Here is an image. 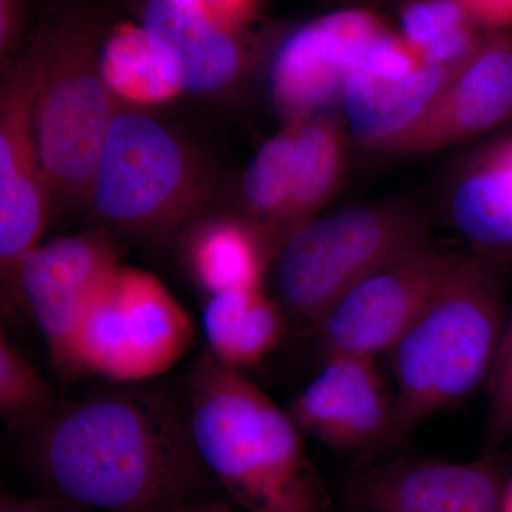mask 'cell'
Here are the masks:
<instances>
[{
	"label": "cell",
	"mask_w": 512,
	"mask_h": 512,
	"mask_svg": "<svg viewBox=\"0 0 512 512\" xmlns=\"http://www.w3.org/2000/svg\"><path fill=\"white\" fill-rule=\"evenodd\" d=\"M30 454L60 500L100 512H163L187 503L205 471L187 416L143 390L57 406L33 431Z\"/></svg>",
	"instance_id": "6da1fadb"
},
{
	"label": "cell",
	"mask_w": 512,
	"mask_h": 512,
	"mask_svg": "<svg viewBox=\"0 0 512 512\" xmlns=\"http://www.w3.org/2000/svg\"><path fill=\"white\" fill-rule=\"evenodd\" d=\"M188 429L205 471L244 512H319L320 490L289 412L205 352L188 384Z\"/></svg>",
	"instance_id": "7a4b0ae2"
},
{
	"label": "cell",
	"mask_w": 512,
	"mask_h": 512,
	"mask_svg": "<svg viewBox=\"0 0 512 512\" xmlns=\"http://www.w3.org/2000/svg\"><path fill=\"white\" fill-rule=\"evenodd\" d=\"M505 322L497 265L464 255L426 311L386 355L394 392L390 446L487 384Z\"/></svg>",
	"instance_id": "3957f363"
},
{
	"label": "cell",
	"mask_w": 512,
	"mask_h": 512,
	"mask_svg": "<svg viewBox=\"0 0 512 512\" xmlns=\"http://www.w3.org/2000/svg\"><path fill=\"white\" fill-rule=\"evenodd\" d=\"M100 49L86 23L43 30L28 57L37 150L52 188L89 197L94 171L116 119L114 94L101 79Z\"/></svg>",
	"instance_id": "277c9868"
},
{
	"label": "cell",
	"mask_w": 512,
	"mask_h": 512,
	"mask_svg": "<svg viewBox=\"0 0 512 512\" xmlns=\"http://www.w3.org/2000/svg\"><path fill=\"white\" fill-rule=\"evenodd\" d=\"M431 241L423 217L404 204L362 205L313 218L276 254V288L285 308L315 325L343 293Z\"/></svg>",
	"instance_id": "5b68a950"
},
{
	"label": "cell",
	"mask_w": 512,
	"mask_h": 512,
	"mask_svg": "<svg viewBox=\"0 0 512 512\" xmlns=\"http://www.w3.org/2000/svg\"><path fill=\"white\" fill-rule=\"evenodd\" d=\"M194 323L160 279L120 266L84 316L77 375L138 383L168 372L194 345Z\"/></svg>",
	"instance_id": "8992f818"
},
{
	"label": "cell",
	"mask_w": 512,
	"mask_h": 512,
	"mask_svg": "<svg viewBox=\"0 0 512 512\" xmlns=\"http://www.w3.org/2000/svg\"><path fill=\"white\" fill-rule=\"evenodd\" d=\"M190 181V163L177 138L146 114L127 111L113 121L89 198L109 227L150 232L178 217Z\"/></svg>",
	"instance_id": "52a82bcc"
},
{
	"label": "cell",
	"mask_w": 512,
	"mask_h": 512,
	"mask_svg": "<svg viewBox=\"0 0 512 512\" xmlns=\"http://www.w3.org/2000/svg\"><path fill=\"white\" fill-rule=\"evenodd\" d=\"M464 254L421 245L360 281L313 325L322 355H387L433 302Z\"/></svg>",
	"instance_id": "ba28073f"
},
{
	"label": "cell",
	"mask_w": 512,
	"mask_h": 512,
	"mask_svg": "<svg viewBox=\"0 0 512 512\" xmlns=\"http://www.w3.org/2000/svg\"><path fill=\"white\" fill-rule=\"evenodd\" d=\"M116 249L100 232L39 245L23 262L18 295L64 376H77L74 343L84 316L120 268Z\"/></svg>",
	"instance_id": "9c48e42d"
},
{
	"label": "cell",
	"mask_w": 512,
	"mask_h": 512,
	"mask_svg": "<svg viewBox=\"0 0 512 512\" xmlns=\"http://www.w3.org/2000/svg\"><path fill=\"white\" fill-rule=\"evenodd\" d=\"M384 30L366 10L330 13L306 23L282 43L269 72V92L286 121L323 113L342 99L346 79Z\"/></svg>",
	"instance_id": "30bf717a"
},
{
	"label": "cell",
	"mask_w": 512,
	"mask_h": 512,
	"mask_svg": "<svg viewBox=\"0 0 512 512\" xmlns=\"http://www.w3.org/2000/svg\"><path fill=\"white\" fill-rule=\"evenodd\" d=\"M302 433L345 453H372L390 446L394 392L376 357H323L318 375L289 409Z\"/></svg>",
	"instance_id": "8fae6325"
},
{
	"label": "cell",
	"mask_w": 512,
	"mask_h": 512,
	"mask_svg": "<svg viewBox=\"0 0 512 512\" xmlns=\"http://www.w3.org/2000/svg\"><path fill=\"white\" fill-rule=\"evenodd\" d=\"M33 97L26 60L3 92L0 114V265L9 286L39 247L49 214L52 185L37 150Z\"/></svg>",
	"instance_id": "7c38bea8"
},
{
	"label": "cell",
	"mask_w": 512,
	"mask_h": 512,
	"mask_svg": "<svg viewBox=\"0 0 512 512\" xmlns=\"http://www.w3.org/2000/svg\"><path fill=\"white\" fill-rule=\"evenodd\" d=\"M507 478L494 457L471 463L397 460L350 483L356 512H501Z\"/></svg>",
	"instance_id": "4fadbf2b"
},
{
	"label": "cell",
	"mask_w": 512,
	"mask_h": 512,
	"mask_svg": "<svg viewBox=\"0 0 512 512\" xmlns=\"http://www.w3.org/2000/svg\"><path fill=\"white\" fill-rule=\"evenodd\" d=\"M512 119V40L477 47L416 123L382 151L427 154L463 143Z\"/></svg>",
	"instance_id": "5bb4252c"
},
{
	"label": "cell",
	"mask_w": 512,
	"mask_h": 512,
	"mask_svg": "<svg viewBox=\"0 0 512 512\" xmlns=\"http://www.w3.org/2000/svg\"><path fill=\"white\" fill-rule=\"evenodd\" d=\"M141 28L180 93L217 92L238 76L237 42L197 0H147Z\"/></svg>",
	"instance_id": "9a60e30c"
},
{
	"label": "cell",
	"mask_w": 512,
	"mask_h": 512,
	"mask_svg": "<svg viewBox=\"0 0 512 512\" xmlns=\"http://www.w3.org/2000/svg\"><path fill=\"white\" fill-rule=\"evenodd\" d=\"M446 212L473 255L495 265L512 258V136L464 164L451 183Z\"/></svg>",
	"instance_id": "2e32d148"
},
{
	"label": "cell",
	"mask_w": 512,
	"mask_h": 512,
	"mask_svg": "<svg viewBox=\"0 0 512 512\" xmlns=\"http://www.w3.org/2000/svg\"><path fill=\"white\" fill-rule=\"evenodd\" d=\"M463 63L426 64L400 83L376 82L362 73H350L340 99L350 133L363 146L382 150L423 116Z\"/></svg>",
	"instance_id": "e0dca14e"
},
{
	"label": "cell",
	"mask_w": 512,
	"mask_h": 512,
	"mask_svg": "<svg viewBox=\"0 0 512 512\" xmlns=\"http://www.w3.org/2000/svg\"><path fill=\"white\" fill-rule=\"evenodd\" d=\"M284 326L281 306L261 289L212 295L202 313L208 352L238 373L259 365L278 346Z\"/></svg>",
	"instance_id": "ac0fdd59"
},
{
	"label": "cell",
	"mask_w": 512,
	"mask_h": 512,
	"mask_svg": "<svg viewBox=\"0 0 512 512\" xmlns=\"http://www.w3.org/2000/svg\"><path fill=\"white\" fill-rule=\"evenodd\" d=\"M343 171L345 131L338 117L320 113L302 120L296 136L292 197L282 227V245L335 195Z\"/></svg>",
	"instance_id": "d6986e66"
},
{
	"label": "cell",
	"mask_w": 512,
	"mask_h": 512,
	"mask_svg": "<svg viewBox=\"0 0 512 512\" xmlns=\"http://www.w3.org/2000/svg\"><path fill=\"white\" fill-rule=\"evenodd\" d=\"M266 251L268 245L256 229L238 221H211L192 234L188 265L197 284L210 296L259 291Z\"/></svg>",
	"instance_id": "ffe728a7"
},
{
	"label": "cell",
	"mask_w": 512,
	"mask_h": 512,
	"mask_svg": "<svg viewBox=\"0 0 512 512\" xmlns=\"http://www.w3.org/2000/svg\"><path fill=\"white\" fill-rule=\"evenodd\" d=\"M101 79L114 97L150 106L180 93L165 74L146 30L121 25L100 47Z\"/></svg>",
	"instance_id": "44dd1931"
},
{
	"label": "cell",
	"mask_w": 512,
	"mask_h": 512,
	"mask_svg": "<svg viewBox=\"0 0 512 512\" xmlns=\"http://www.w3.org/2000/svg\"><path fill=\"white\" fill-rule=\"evenodd\" d=\"M301 123L302 120L289 121L281 133L269 138L245 174L248 210L262 222V237L275 254L282 245V227L292 197L295 143Z\"/></svg>",
	"instance_id": "7402d4cb"
},
{
	"label": "cell",
	"mask_w": 512,
	"mask_h": 512,
	"mask_svg": "<svg viewBox=\"0 0 512 512\" xmlns=\"http://www.w3.org/2000/svg\"><path fill=\"white\" fill-rule=\"evenodd\" d=\"M456 0H417L402 13L403 39L429 66L463 63L481 45Z\"/></svg>",
	"instance_id": "603a6c76"
},
{
	"label": "cell",
	"mask_w": 512,
	"mask_h": 512,
	"mask_svg": "<svg viewBox=\"0 0 512 512\" xmlns=\"http://www.w3.org/2000/svg\"><path fill=\"white\" fill-rule=\"evenodd\" d=\"M57 409L49 384L6 333H0V416L10 430L33 433Z\"/></svg>",
	"instance_id": "cb8c5ba5"
},
{
	"label": "cell",
	"mask_w": 512,
	"mask_h": 512,
	"mask_svg": "<svg viewBox=\"0 0 512 512\" xmlns=\"http://www.w3.org/2000/svg\"><path fill=\"white\" fill-rule=\"evenodd\" d=\"M485 386L488 392V441L498 448L512 440V312L505 322L493 369Z\"/></svg>",
	"instance_id": "d4e9b609"
},
{
	"label": "cell",
	"mask_w": 512,
	"mask_h": 512,
	"mask_svg": "<svg viewBox=\"0 0 512 512\" xmlns=\"http://www.w3.org/2000/svg\"><path fill=\"white\" fill-rule=\"evenodd\" d=\"M423 66L426 64L402 36L392 35L384 29L367 46L352 72L362 73L376 82L400 83L410 79Z\"/></svg>",
	"instance_id": "484cf974"
},
{
	"label": "cell",
	"mask_w": 512,
	"mask_h": 512,
	"mask_svg": "<svg viewBox=\"0 0 512 512\" xmlns=\"http://www.w3.org/2000/svg\"><path fill=\"white\" fill-rule=\"evenodd\" d=\"M471 22L485 28L512 25V0H456Z\"/></svg>",
	"instance_id": "4316f807"
},
{
	"label": "cell",
	"mask_w": 512,
	"mask_h": 512,
	"mask_svg": "<svg viewBox=\"0 0 512 512\" xmlns=\"http://www.w3.org/2000/svg\"><path fill=\"white\" fill-rule=\"evenodd\" d=\"M197 2L210 13L212 18L229 28L247 15L254 0H197Z\"/></svg>",
	"instance_id": "83f0119b"
},
{
	"label": "cell",
	"mask_w": 512,
	"mask_h": 512,
	"mask_svg": "<svg viewBox=\"0 0 512 512\" xmlns=\"http://www.w3.org/2000/svg\"><path fill=\"white\" fill-rule=\"evenodd\" d=\"M76 505L60 500L55 501L30 500V498L3 495L0 512H76Z\"/></svg>",
	"instance_id": "f1b7e54d"
},
{
	"label": "cell",
	"mask_w": 512,
	"mask_h": 512,
	"mask_svg": "<svg viewBox=\"0 0 512 512\" xmlns=\"http://www.w3.org/2000/svg\"><path fill=\"white\" fill-rule=\"evenodd\" d=\"M18 22V0H2V23H0V42L2 50L8 49L15 35Z\"/></svg>",
	"instance_id": "f546056e"
},
{
	"label": "cell",
	"mask_w": 512,
	"mask_h": 512,
	"mask_svg": "<svg viewBox=\"0 0 512 512\" xmlns=\"http://www.w3.org/2000/svg\"><path fill=\"white\" fill-rule=\"evenodd\" d=\"M163 512H237L232 510L229 505L221 503H198V501H187L174 505Z\"/></svg>",
	"instance_id": "4dcf8cb0"
},
{
	"label": "cell",
	"mask_w": 512,
	"mask_h": 512,
	"mask_svg": "<svg viewBox=\"0 0 512 512\" xmlns=\"http://www.w3.org/2000/svg\"><path fill=\"white\" fill-rule=\"evenodd\" d=\"M501 512H512V477L505 483Z\"/></svg>",
	"instance_id": "1f68e13d"
}]
</instances>
